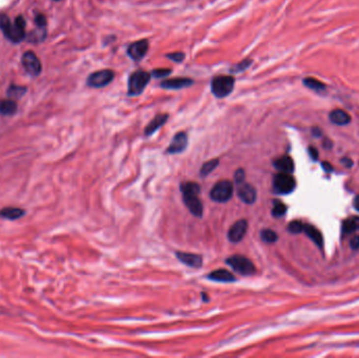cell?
I'll use <instances>...</instances> for the list:
<instances>
[{"label":"cell","instance_id":"cell-37","mask_svg":"<svg viewBox=\"0 0 359 358\" xmlns=\"http://www.w3.org/2000/svg\"><path fill=\"white\" fill-rule=\"evenodd\" d=\"M350 246L352 249H358L359 248V235H355V237L351 240Z\"/></svg>","mask_w":359,"mask_h":358},{"label":"cell","instance_id":"cell-6","mask_svg":"<svg viewBox=\"0 0 359 358\" xmlns=\"http://www.w3.org/2000/svg\"><path fill=\"white\" fill-rule=\"evenodd\" d=\"M3 34L7 39L12 42H20L25 39L26 37V20L22 16H18L13 24H11L5 30H3Z\"/></svg>","mask_w":359,"mask_h":358},{"label":"cell","instance_id":"cell-8","mask_svg":"<svg viewBox=\"0 0 359 358\" xmlns=\"http://www.w3.org/2000/svg\"><path fill=\"white\" fill-rule=\"evenodd\" d=\"M114 77V73L110 70H101L95 72L91 75H89V77L87 78V85L90 87H95V88H100V87H104L106 85H109L110 83L113 80Z\"/></svg>","mask_w":359,"mask_h":358},{"label":"cell","instance_id":"cell-10","mask_svg":"<svg viewBox=\"0 0 359 358\" xmlns=\"http://www.w3.org/2000/svg\"><path fill=\"white\" fill-rule=\"evenodd\" d=\"M149 44L147 40H139L129 45L127 49V54L135 61H140L147 54Z\"/></svg>","mask_w":359,"mask_h":358},{"label":"cell","instance_id":"cell-31","mask_svg":"<svg viewBox=\"0 0 359 358\" xmlns=\"http://www.w3.org/2000/svg\"><path fill=\"white\" fill-rule=\"evenodd\" d=\"M288 230L291 233H301L304 231V224L301 220H293V222L289 224Z\"/></svg>","mask_w":359,"mask_h":358},{"label":"cell","instance_id":"cell-16","mask_svg":"<svg viewBox=\"0 0 359 358\" xmlns=\"http://www.w3.org/2000/svg\"><path fill=\"white\" fill-rule=\"evenodd\" d=\"M26 215V210L19 207H4L0 210V218L4 220H19Z\"/></svg>","mask_w":359,"mask_h":358},{"label":"cell","instance_id":"cell-9","mask_svg":"<svg viewBox=\"0 0 359 358\" xmlns=\"http://www.w3.org/2000/svg\"><path fill=\"white\" fill-rule=\"evenodd\" d=\"M22 64H24L25 70L28 74H29L33 77L39 75L41 73V63L40 60L34 54L33 52H27L22 56Z\"/></svg>","mask_w":359,"mask_h":358},{"label":"cell","instance_id":"cell-1","mask_svg":"<svg viewBox=\"0 0 359 358\" xmlns=\"http://www.w3.org/2000/svg\"><path fill=\"white\" fill-rule=\"evenodd\" d=\"M181 190L183 193V200H184V203L190 212L195 217H202L203 205L200 199H198V194H200L201 190L200 186L192 182L183 183L181 185Z\"/></svg>","mask_w":359,"mask_h":358},{"label":"cell","instance_id":"cell-7","mask_svg":"<svg viewBox=\"0 0 359 358\" xmlns=\"http://www.w3.org/2000/svg\"><path fill=\"white\" fill-rule=\"evenodd\" d=\"M296 186L294 178L290 173L279 172L274 177L273 188L274 192L280 194H287L292 193Z\"/></svg>","mask_w":359,"mask_h":358},{"label":"cell","instance_id":"cell-23","mask_svg":"<svg viewBox=\"0 0 359 358\" xmlns=\"http://www.w3.org/2000/svg\"><path fill=\"white\" fill-rule=\"evenodd\" d=\"M359 229V218L352 217L343 220L342 223V232L345 234L352 233Z\"/></svg>","mask_w":359,"mask_h":358},{"label":"cell","instance_id":"cell-25","mask_svg":"<svg viewBox=\"0 0 359 358\" xmlns=\"http://www.w3.org/2000/svg\"><path fill=\"white\" fill-rule=\"evenodd\" d=\"M219 165V160L218 159H215V160H210V161L204 163V165L202 166L201 168V176L202 177H206L208 176V174L215 170L217 167Z\"/></svg>","mask_w":359,"mask_h":358},{"label":"cell","instance_id":"cell-12","mask_svg":"<svg viewBox=\"0 0 359 358\" xmlns=\"http://www.w3.org/2000/svg\"><path fill=\"white\" fill-rule=\"evenodd\" d=\"M188 143L187 135L185 133H179L173 137V139L170 143V145L167 148L168 154H180V152L184 151Z\"/></svg>","mask_w":359,"mask_h":358},{"label":"cell","instance_id":"cell-41","mask_svg":"<svg viewBox=\"0 0 359 358\" xmlns=\"http://www.w3.org/2000/svg\"><path fill=\"white\" fill-rule=\"evenodd\" d=\"M54 1H60V0H54Z\"/></svg>","mask_w":359,"mask_h":358},{"label":"cell","instance_id":"cell-17","mask_svg":"<svg viewBox=\"0 0 359 358\" xmlns=\"http://www.w3.org/2000/svg\"><path fill=\"white\" fill-rule=\"evenodd\" d=\"M168 115H166V113H162V115H158L157 117H155L149 122V124L146 126V128H145V135L150 136L152 134H155L160 127L163 126L166 123Z\"/></svg>","mask_w":359,"mask_h":358},{"label":"cell","instance_id":"cell-2","mask_svg":"<svg viewBox=\"0 0 359 358\" xmlns=\"http://www.w3.org/2000/svg\"><path fill=\"white\" fill-rule=\"evenodd\" d=\"M151 75L144 71H137L131 75L128 79V88L127 94L129 96H139L141 95L144 89L146 88L147 84L150 81Z\"/></svg>","mask_w":359,"mask_h":358},{"label":"cell","instance_id":"cell-4","mask_svg":"<svg viewBox=\"0 0 359 358\" xmlns=\"http://www.w3.org/2000/svg\"><path fill=\"white\" fill-rule=\"evenodd\" d=\"M233 194V184L230 181H220L219 183L213 186L210 192V197L211 200L219 202V203H225L231 199Z\"/></svg>","mask_w":359,"mask_h":358},{"label":"cell","instance_id":"cell-35","mask_svg":"<svg viewBox=\"0 0 359 358\" xmlns=\"http://www.w3.org/2000/svg\"><path fill=\"white\" fill-rule=\"evenodd\" d=\"M234 179H235V182L238 183V184H242V183L244 182V180H245V171H244L243 169L236 170V172L234 174Z\"/></svg>","mask_w":359,"mask_h":358},{"label":"cell","instance_id":"cell-36","mask_svg":"<svg viewBox=\"0 0 359 358\" xmlns=\"http://www.w3.org/2000/svg\"><path fill=\"white\" fill-rule=\"evenodd\" d=\"M35 22H36L37 27H39V28H45V26H47V19H45V17L41 14L37 15L35 18Z\"/></svg>","mask_w":359,"mask_h":358},{"label":"cell","instance_id":"cell-34","mask_svg":"<svg viewBox=\"0 0 359 358\" xmlns=\"http://www.w3.org/2000/svg\"><path fill=\"white\" fill-rule=\"evenodd\" d=\"M11 24L12 22L10 21L9 17H7L6 15L0 14V28H1L2 32L3 30H5L7 28V27H9Z\"/></svg>","mask_w":359,"mask_h":358},{"label":"cell","instance_id":"cell-11","mask_svg":"<svg viewBox=\"0 0 359 358\" xmlns=\"http://www.w3.org/2000/svg\"><path fill=\"white\" fill-rule=\"evenodd\" d=\"M248 223L245 220H240L236 222L228 232V239L232 243L240 242L247 232Z\"/></svg>","mask_w":359,"mask_h":358},{"label":"cell","instance_id":"cell-27","mask_svg":"<svg viewBox=\"0 0 359 358\" xmlns=\"http://www.w3.org/2000/svg\"><path fill=\"white\" fill-rule=\"evenodd\" d=\"M261 238L266 243H276L278 239L277 234L271 229H265L261 232Z\"/></svg>","mask_w":359,"mask_h":358},{"label":"cell","instance_id":"cell-21","mask_svg":"<svg viewBox=\"0 0 359 358\" xmlns=\"http://www.w3.org/2000/svg\"><path fill=\"white\" fill-rule=\"evenodd\" d=\"M304 232L308 235V237L314 242L317 246L322 247L323 243H324V239L323 235L320 233L314 226L311 225H304Z\"/></svg>","mask_w":359,"mask_h":358},{"label":"cell","instance_id":"cell-29","mask_svg":"<svg viewBox=\"0 0 359 358\" xmlns=\"http://www.w3.org/2000/svg\"><path fill=\"white\" fill-rule=\"evenodd\" d=\"M252 64V60L251 59H245L244 61H242V62L235 64L231 67V72L233 74H239V73H242L244 71H246L247 68Z\"/></svg>","mask_w":359,"mask_h":358},{"label":"cell","instance_id":"cell-14","mask_svg":"<svg viewBox=\"0 0 359 358\" xmlns=\"http://www.w3.org/2000/svg\"><path fill=\"white\" fill-rule=\"evenodd\" d=\"M240 199L246 204H253L256 200V190L250 184H243L238 190Z\"/></svg>","mask_w":359,"mask_h":358},{"label":"cell","instance_id":"cell-18","mask_svg":"<svg viewBox=\"0 0 359 358\" xmlns=\"http://www.w3.org/2000/svg\"><path fill=\"white\" fill-rule=\"evenodd\" d=\"M330 121L336 125H347L351 122V117L345 110H334L330 112Z\"/></svg>","mask_w":359,"mask_h":358},{"label":"cell","instance_id":"cell-15","mask_svg":"<svg viewBox=\"0 0 359 358\" xmlns=\"http://www.w3.org/2000/svg\"><path fill=\"white\" fill-rule=\"evenodd\" d=\"M177 256L183 264L189 266V267L200 268L203 264L202 256L198 254L188 253V252H177Z\"/></svg>","mask_w":359,"mask_h":358},{"label":"cell","instance_id":"cell-3","mask_svg":"<svg viewBox=\"0 0 359 358\" xmlns=\"http://www.w3.org/2000/svg\"><path fill=\"white\" fill-rule=\"evenodd\" d=\"M235 80L230 76H218L211 81V91L217 98H225L232 93Z\"/></svg>","mask_w":359,"mask_h":358},{"label":"cell","instance_id":"cell-28","mask_svg":"<svg viewBox=\"0 0 359 358\" xmlns=\"http://www.w3.org/2000/svg\"><path fill=\"white\" fill-rule=\"evenodd\" d=\"M45 28H39L38 27V29L34 30V32L30 33L28 40L33 41V42H40L43 40V38L45 37Z\"/></svg>","mask_w":359,"mask_h":358},{"label":"cell","instance_id":"cell-13","mask_svg":"<svg viewBox=\"0 0 359 358\" xmlns=\"http://www.w3.org/2000/svg\"><path fill=\"white\" fill-rule=\"evenodd\" d=\"M193 84V80L189 78H173L167 79L161 83V86L165 89H182Z\"/></svg>","mask_w":359,"mask_h":358},{"label":"cell","instance_id":"cell-24","mask_svg":"<svg viewBox=\"0 0 359 358\" xmlns=\"http://www.w3.org/2000/svg\"><path fill=\"white\" fill-rule=\"evenodd\" d=\"M304 86H307L308 88L316 90V91H322V90L326 89V85L324 84L322 81H319V80H317L315 78H312V77L305 78L304 80Z\"/></svg>","mask_w":359,"mask_h":358},{"label":"cell","instance_id":"cell-26","mask_svg":"<svg viewBox=\"0 0 359 358\" xmlns=\"http://www.w3.org/2000/svg\"><path fill=\"white\" fill-rule=\"evenodd\" d=\"M27 88L20 85H11L9 90H7V95L12 98H20L26 94Z\"/></svg>","mask_w":359,"mask_h":358},{"label":"cell","instance_id":"cell-32","mask_svg":"<svg viewBox=\"0 0 359 358\" xmlns=\"http://www.w3.org/2000/svg\"><path fill=\"white\" fill-rule=\"evenodd\" d=\"M170 74H171V70H169V68H158V70L152 71L150 75L155 78H164Z\"/></svg>","mask_w":359,"mask_h":358},{"label":"cell","instance_id":"cell-22","mask_svg":"<svg viewBox=\"0 0 359 358\" xmlns=\"http://www.w3.org/2000/svg\"><path fill=\"white\" fill-rule=\"evenodd\" d=\"M17 110V104L15 101L10 100H2L0 102V113L3 116H12Z\"/></svg>","mask_w":359,"mask_h":358},{"label":"cell","instance_id":"cell-33","mask_svg":"<svg viewBox=\"0 0 359 358\" xmlns=\"http://www.w3.org/2000/svg\"><path fill=\"white\" fill-rule=\"evenodd\" d=\"M167 58H169L170 60L174 61V62H182V61L185 58V54L184 53L177 52V53H172V54H168Z\"/></svg>","mask_w":359,"mask_h":358},{"label":"cell","instance_id":"cell-39","mask_svg":"<svg viewBox=\"0 0 359 358\" xmlns=\"http://www.w3.org/2000/svg\"><path fill=\"white\" fill-rule=\"evenodd\" d=\"M354 206L355 208L359 211V195L355 197V201H354Z\"/></svg>","mask_w":359,"mask_h":358},{"label":"cell","instance_id":"cell-38","mask_svg":"<svg viewBox=\"0 0 359 358\" xmlns=\"http://www.w3.org/2000/svg\"><path fill=\"white\" fill-rule=\"evenodd\" d=\"M309 154H310V156L312 157L313 160H317V158H318V152H317V150L314 147H310L309 148Z\"/></svg>","mask_w":359,"mask_h":358},{"label":"cell","instance_id":"cell-30","mask_svg":"<svg viewBox=\"0 0 359 358\" xmlns=\"http://www.w3.org/2000/svg\"><path fill=\"white\" fill-rule=\"evenodd\" d=\"M286 211H287V207L284 203L278 202V201L274 202V206L272 209V215L274 217H276V218L282 217L286 213Z\"/></svg>","mask_w":359,"mask_h":358},{"label":"cell","instance_id":"cell-20","mask_svg":"<svg viewBox=\"0 0 359 358\" xmlns=\"http://www.w3.org/2000/svg\"><path fill=\"white\" fill-rule=\"evenodd\" d=\"M274 166H276V168H277L280 172L291 173L294 170L293 160L288 156H284L276 160V161H274Z\"/></svg>","mask_w":359,"mask_h":358},{"label":"cell","instance_id":"cell-5","mask_svg":"<svg viewBox=\"0 0 359 358\" xmlns=\"http://www.w3.org/2000/svg\"><path fill=\"white\" fill-rule=\"evenodd\" d=\"M230 267L242 275H252L255 272V267L249 258L242 255H233L226 261Z\"/></svg>","mask_w":359,"mask_h":358},{"label":"cell","instance_id":"cell-19","mask_svg":"<svg viewBox=\"0 0 359 358\" xmlns=\"http://www.w3.org/2000/svg\"><path fill=\"white\" fill-rule=\"evenodd\" d=\"M208 278L216 281H221V283H231V281L235 280L233 274L226 269H218L211 272L208 275Z\"/></svg>","mask_w":359,"mask_h":358},{"label":"cell","instance_id":"cell-40","mask_svg":"<svg viewBox=\"0 0 359 358\" xmlns=\"http://www.w3.org/2000/svg\"><path fill=\"white\" fill-rule=\"evenodd\" d=\"M342 162H343V163H348V167L353 166V162L351 161V160H349V159H343V160H342Z\"/></svg>","mask_w":359,"mask_h":358}]
</instances>
